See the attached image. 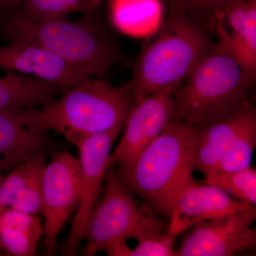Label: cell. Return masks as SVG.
Returning <instances> with one entry per match:
<instances>
[{
    "mask_svg": "<svg viewBox=\"0 0 256 256\" xmlns=\"http://www.w3.org/2000/svg\"><path fill=\"white\" fill-rule=\"evenodd\" d=\"M252 207L256 206L236 201L216 186L205 184H198L192 178L184 186L175 200L168 232L178 236L200 222Z\"/></svg>",
    "mask_w": 256,
    "mask_h": 256,
    "instance_id": "11",
    "label": "cell"
},
{
    "mask_svg": "<svg viewBox=\"0 0 256 256\" xmlns=\"http://www.w3.org/2000/svg\"><path fill=\"white\" fill-rule=\"evenodd\" d=\"M46 164L42 152L8 172L0 184V210L42 213V175Z\"/></svg>",
    "mask_w": 256,
    "mask_h": 256,
    "instance_id": "14",
    "label": "cell"
},
{
    "mask_svg": "<svg viewBox=\"0 0 256 256\" xmlns=\"http://www.w3.org/2000/svg\"><path fill=\"white\" fill-rule=\"evenodd\" d=\"M42 195L44 238L47 255L52 256L58 234L78 205V160L66 152L54 154L44 169Z\"/></svg>",
    "mask_w": 256,
    "mask_h": 256,
    "instance_id": "8",
    "label": "cell"
},
{
    "mask_svg": "<svg viewBox=\"0 0 256 256\" xmlns=\"http://www.w3.org/2000/svg\"><path fill=\"white\" fill-rule=\"evenodd\" d=\"M176 238L168 232L146 234L138 239L137 246L130 249L129 256H176Z\"/></svg>",
    "mask_w": 256,
    "mask_h": 256,
    "instance_id": "25",
    "label": "cell"
},
{
    "mask_svg": "<svg viewBox=\"0 0 256 256\" xmlns=\"http://www.w3.org/2000/svg\"><path fill=\"white\" fill-rule=\"evenodd\" d=\"M0 67L65 88L76 86L94 78L58 56L32 44L0 45Z\"/></svg>",
    "mask_w": 256,
    "mask_h": 256,
    "instance_id": "12",
    "label": "cell"
},
{
    "mask_svg": "<svg viewBox=\"0 0 256 256\" xmlns=\"http://www.w3.org/2000/svg\"><path fill=\"white\" fill-rule=\"evenodd\" d=\"M203 184L216 186L240 202L256 204V171L252 168L234 172L208 173Z\"/></svg>",
    "mask_w": 256,
    "mask_h": 256,
    "instance_id": "19",
    "label": "cell"
},
{
    "mask_svg": "<svg viewBox=\"0 0 256 256\" xmlns=\"http://www.w3.org/2000/svg\"><path fill=\"white\" fill-rule=\"evenodd\" d=\"M4 176L2 174V172L0 171V184H1L2 182L3 178H4Z\"/></svg>",
    "mask_w": 256,
    "mask_h": 256,
    "instance_id": "28",
    "label": "cell"
},
{
    "mask_svg": "<svg viewBox=\"0 0 256 256\" xmlns=\"http://www.w3.org/2000/svg\"><path fill=\"white\" fill-rule=\"evenodd\" d=\"M213 31L169 11L158 36L141 52L130 80L134 101L165 90L174 92L215 44Z\"/></svg>",
    "mask_w": 256,
    "mask_h": 256,
    "instance_id": "5",
    "label": "cell"
},
{
    "mask_svg": "<svg viewBox=\"0 0 256 256\" xmlns=\"http://www.w3.org/2000/svg\"><path fill=\"white\" fill-rule=\"evenodd\" d=\"M105 0H84L82 12L92 11Z\"/></svg>",
    "mask_w": 256,
    "mask_h": 256,
    "instance_id": "27",
    "label": "cell"
},
{
    "mask_svg": "<svg viewBox=\"0 0 256 256\" xmlns=\"http://www.w3.org/2000/svg\"><path fill=\"white\" fill-rule=\"evenodd\" d=\"M234 0H166L169 11L206 26L214 32L224 10Z\"/></svg>",
    "mask_w": 256,
    "mask_h": 256,
    "instance_id": "21",
    "label": "cell"
},
{
    "mask_svg": "<svg viewBox=\"0 0 256 256\" xmlns=\"http://www.w3.org/2000/svg\"><path fill=\"white\" fill-rule=\"evenodd\" d=\"M109 14L114 28L138 38L156 34L164 22L162 0H110Z\"/></svg>",
    "mask_w": 256,
    "mask_h": 256,
    "instance_id": "17",
    "label": "cell"
},
{
    "mask_svg": "<svg viewBox=\"0 0 256 256\" xmlns=\"http://www.w3.org/2000/svg\"><path fill=\"white\" fill-rule=\"evenodd\" d=\"M3 252L2 248L1 245H0V252Z\"/></svg>",
    "mask_w": 256,
    "mask_h": 256,
    "instance_id": "29",
    "label": "cell"
},
{
    "mask_svg": "<svg viewBox=\"0 0 256 256\" xmlns=\"http://www.w3.org/2000/svg\"><path fill=\"white\" fill-rule=\"evenodd\" d=\"M105 193L92 210L86 228V255L96 252L130 238H140L146 234L168 232L169 222L124 184L114 169L108 170Z\"/></svg>",
    "mask_w": 256,
    "mask_h": 256,
    "instance_id": "6",
    "label": "cell"
},
{
    "mask_svg": "<svg viewBox=\"0 0 256 256\" xmlns=\"http://www.w3.org/2000/svg\"><path fill=\"white\" fill-rule=\"evenodd\" d=\"M256 122V110L248 102L230 116L210 124L196 126L194 169L210 172L239 134Z\"/></svg>",
    "mask_w": 256,
    "mask_h": 256,
    "instance_id": "13",
    "label": "cell"
},
{
    "mask_svg": "<svg viewBox=\"0 0 256 256\" xmlns=\"http://www.w3.org/2000/svg\"><path fill=\"white\" fill-rule=\"evenodd\" d=\"M134 102L130 82L116 86L104 78H92L68 88L42 107L14 111L28 128L52 131L77 148L86 138L124 122Z\"/></svg>",
    "mask_w": 256,
    "mask_h": 256,
    "instance_id": "2",
    "label": "cell"
},
{
    "mask_svg": "<svg viewBox=\"0 0 256 256\" xmlns=\"http://www.w3.org/2000/svg\"><path fill=\"white\" fill-rule=\"evenodd\" d=\"M254 82L216 42L173 92V119L195 126L223 119L249 102Z\"/></svg>",
    "mask_w": 256,
    "mask_h": 256,
    "instance_id": "4",
    "label": "cell"
},
{
    "mask_svg": "<svg viewBox=\"0 0 256 256\" xmlns=\"http://www.w3.org/2000/svg\"><path fill=\"white\" fill-rule=\"evenodd\" d=\"M44 228L36 215L12 210H0V245L10 256L36 255Z\"/></svg>",
    "mask_w": 256,
    "mask_h": 256,
    "instance_id": "18",
    "label": "cell"
},
{
    "mask_svg": "<svg viewBox=\"0 0 256 256\" xmlns=\"http://www.w3.org/2000/svg\"><path fill=\"white\" fill-rule=\"evenodd\" d=\"M218 23L226 24L233 33L256 48V0H234L224 10Z\"/></svg>",
    "mask_w": 256,
    "mask_h": 256,
    "instance_id": "22",
    "label": "cell"
},
{
    "mask_svg": "<svg viewBox=\"0 0 256 256\" xmlns=\"http://www.w3.org/2000/svg\"><path fill=\"white\" fill-rule=\"evenodd\" d=\"M120 122L104 132L86 138L77 146L79 152V198L75 218L63 248L64 256L76 254L84 240L89 216L98 201L114 142L124 127Z\"/></svg>",
    "mask_w": 256,
    "mask_h": 256,
    "instance_id": "7",
    "label": "cell"
},
{
    "mask_svg": "<svg viewBox=\"0 0 256 256\" xmlns=\"http://www.w3.org/2000/svg\"><path fill=\"white\" fill-rule=\"evenodd\" d=\"M0 36L6 44L41 46L94 78H104L120 58L117 44L92 15L35 20L18 8L0 16Z\"/></svg>",
    "mask_w": 256,
    "mask_h": 256,
    "instance_id": "1",
    "label": "cell"
},
{
    "mask_svg": "<svg viewBox=\"0 0 256 256\" xmlns=\"http://www.w3.org/2000/svg\"><path fill=\"white\" fill-rule=\"evenodd\" d=\"M46 132L28 128L15 111L0 109V171L10 172L48 146Z\"/></svg>",
    "mask_w": 256,
    "mask_h": 256,
    "instance_id": "15",
    "label": "cell"
},
{
    "mask_svg": "<svg viewBox=\"0 0 256 256\" xmlns=\"http://www.w3.org/2000/svg\"><path fill=\"white\" fill-rule=\"evenodd\" d=\"M23 0H0V16L18 9Z\"/></svg>",
    "mask_w": 256,
    "mask_h": 256,
    "instance_id": "26",
    "label": "cell"
},
{
    "mask_svg": "<svg viewBox=\"0 0 256 256\" xmlns=\"http://www.w3.org/2000/svg\"><path fill=\"white\" fill-rule=\"evenodd\" d=\"M172 94L165 90L134 101L124 120L120 141L109 158V169L127 164L164 130L173 119Z\"/></svg>",
    "mask_w": 256,
    "mask_h": 256,
    "instance_id": "10",
    "label": "cell"
},
{
    "mask_svg": "<svg viewBox=\"0 0 256 256\" xmlns=\"http://www.w3.org/2000/svg\"><path fill=\"white\" fill-rule=\"evenodd\" d=\"M256 207L194 225L176 250L178 256H230L256 247Z\"/></svg>",
    "mask_w": 256,
    "mask_h": 256,
    "instance_id": "9",
    "label": "cell"
},
{
    "mask_svg": "<svg viewBox=\"0 0 256 256\" xmlns=\"http://www.w3.org/2000/svg\"><path fill=\"white\" fill-rule=\"evenodd\" d=\"M256 146V122H254L239 134L208 173L234 172L250 168Z\"/></svg>",
    "mask_w": 256,
    "mask_h": 256,
    "instance_id": "20",
    "label": "cell"
},
{
    "mask_svg": "<svg viewBox=\"0 0 256 256\" xmlns=\"http://www.w3.org/2000/svg\"><path fill=\"white\" fill-rule=\"evenodd\" d=\"M196 133V126L172 119L139 156L112 169L134 194L169 220L178 194L194 178Z\"/></svg>",
    "mask_w": 256,
    "mask_h": 256,
    "instance_id": "3",
    "label": "cell"
},
{
    "mask_svg": "<svg viewBox=\"0 0 256 256\" xmlns=\"http://www.w3.org/2000/svg\"><path fill=\"white\" fill-rule=\"evenodd\" d=\"M68 88L0 67V109L26 110L46 105Z\"/></svg>",
    "mask_w": 256,
    "mask_h": 256,
    "instance_id": "16",
    "label": "cell"
},
{
    "mask_svg": "<svg viewBox=\"0 0 256 256\" xmlns=\"http://www.w3.org/2000/svg\"><path fill=\"white\" fill-rule=\"evenodd\" d=\"M218 42H220L242 68L247 72L249 76L255 80L256 75V50L252 48L242 36L229 32L222 24L218 23L214 26Z\"/></svg>",
    "mask_w": 256,
    "mask_h": 256,
    "instance_id": "24",
    "label": "cell"
},
{
    "mask_svg": "<svg viewBox=\"0 0 256 256\" xmlns=\"http://www.w3.org/2000/svg\"><path fill=\"white\" fill-rule=\"evenodd\" d=\"M82 6L84 0H23L20 9L33 20H48L82 12Z\"/></svg>",
    "mask_w": 256,
    "mask_h": 256,
    "instance_id": "23",
    "label": "cell"
}]
</instances>
